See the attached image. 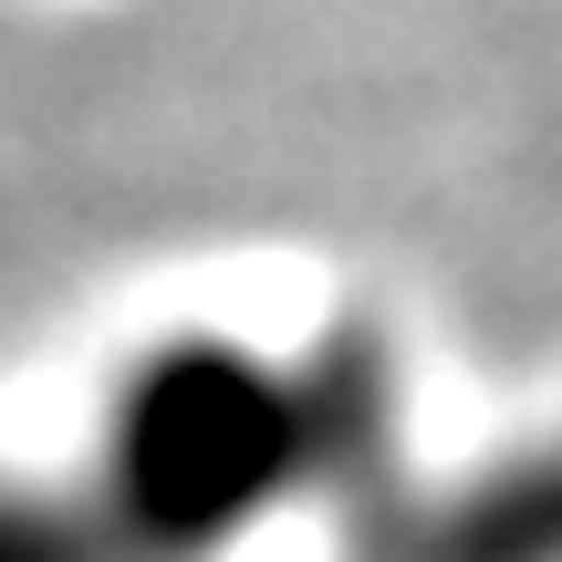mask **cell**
<instances>
[{
	"mask_svg": "<svg viewBox=\"0 0 562 562\" xmlns=\"http://www.w3.org/2000/svg\"><path fill=\"white\" fill-rule=\"evenodd\" d=\"M396 385L364 344H250L157 334L115 364L94 417V480L74 490L115 562H209L281 521L323 480H355L385 448Z\"/></svg>",
	"mask_w": 562,
	"mask_h": 562,
	"instance_id": "6da1fadb",
	"label": "cell"
},
{
	"mask_svg": "<svg viewBox=\"0 0 562 562\" xmlns=\"http://www.w3.org/2000/svg\"><path fill=\"white\" fill-rule=\"evenodd\" d=\"M0 562H115V542L94 531V510H83V501L0 480Z\"/></svg>",
	"mask_w": 562,
	"mask_h": 562,
	"instance_id": "3957f363",
	"label": "cell"
},
{
	"mask_svg": "<svg viewBox=\"0 0 562 562\" xmlns=\"http://www.w3.org/2000/svg\"><path fill=\"white\" fill-rule=\"evenodd\" d=\"M355 562H562V438L396 501Z\"/></svg>",
	"mask_w": 562,
	"mask_h": 562,
	"instance_id": "7a4b0ae2",
	"label": "cell"
}]
</instances>
